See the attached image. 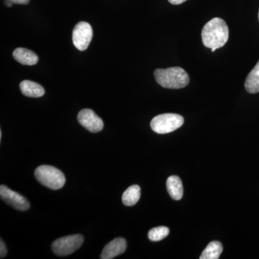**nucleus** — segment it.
<instances>
[{
	"label": "nucleus",
	"instance_id": "obj_1",
	"mask_svg": "<svg viewBox=\"0 0 259 259\" xmlns=\"http://www.w3.org/2000/svg\"><path fill=\"white\" fill-rule=\"evenodd\" d=\"M201 35L204 47L218 49L224 47L228 42L229 28L224 20L214 18L204 25Z\"/></svg>",
	"mask_w": 259,
	"mask_h": 259
},
{
	"label": "nucleus",
	"instance_id": "obj_2",
	"mask_svg": "<svg viewBox=\"0 0 259 259\" xmlns=\"http://www.w3.org/2000/svg\"><path fill=\"white\" fill-rule=\"evenodd\" d=\"M155 79L163 88L178 90L185 88L190 83V76L185 69L179 66L155 70Z\"/></svg>",
	"mask_w": 259,
	"mask_h": 259
},
{
	"label": "nucleus",
	"instance_id": "obj_3",
	"mask_svg": "<svg viewBox=\"0 0 259 259\" xmlns=\"http://www.w3.org/2000/svg\"><path fill=\"white\" fill-rule=\"evenodd\" d=\"M37 182L51 190H57L62 188L66 182L64 174L55 167L42 165L35 171Z\"/></svg>",
	"mask_w": 259,
	"mask_h": 259
},
{
	"label": "nucleus",
	"instance_id": "obj_4",
	"mask_svg": "<svg viewBox=\"0 0 259 259\" xmlns=\"http://www.w3.org/2000/svg\"><path fill=\"white\" fill-rule=\"evenodd\" d=\"M184 121V117L178 114H161L153 117L151 127L156 134H167L182 127Z\"/></svg>",
	"mask_w": 259,
	"mask_h": 259
},
{
	"label": "nucleus",
	"instance_id": "obj_5",
	"mask_svg": "<svg viewBox=\"0 0 259 259\" xmlns=\"http://www.w3.org/2000/svg\"><path fill=\"white\" fill-rule=\"evenodd\" d=\"M83 242V238L81 235H72L56 240L52 243L51 248L54 254L59 256H66L79 249Z\"/></svg>",
	"mask_w": 259,
	"mask_h": 259
},
{
	"label": "nucleus",
	"instance_id": "obj_6",
	"mask_svg": "<svg viewBox=\"0 0 259 259\" xmlns=\"http://www.w3.org/2000/svg\"><path fill=\"white\" fill-rule=\"evenodd\" d=\"M93 36L91 25L87 22H79L76 24L73 30L72 40L74 45L78 50H87Z\"/></svg>",
	"mask_w": 259,
	"mask_h": 259
},
{
	"label": "nucleus",
	"instance_id": "obj_7",
	"mask_svg": "<svg viewBox=\"0 0 259 259\" xmlns=\"http://www.w3.org/2000/svg\"><path fill=\"white\" fill-rule=\"evenodd\" d=\"M0 197L5 203L18 210L25 211L30 208V203L25 197L10 190L6 186L1 185L0 187Z\"/></svg>",
	"mask_w": 259,
	"mask_h": 259
},
{
	"label": "nucleus",
	"instance_id": "obj_8",
	"mask_svg": "<svg viewBox=\"0 0 259 259\" xmlns=\"http://www.w3.org/2000/svg\"><path fill=\"white\" fill-rule=\"evenodd\" d=\"M77 119L79 123L90 132L96 134L103 129V121L90 109L81 110L78 114Z\"/></svg>",
	"mask_w": 259,
	"mask_h": 259
},
{
	"label": "nucleus",
	"instance_id": "obj_9",
	"mask_svg": "<svg viewBox=\"0 0 259 259\" xmlns=\"http://www.w3.org/2000/svg\"><path fill=\"white\" fill-rule=\"evenodd\" d=\"M127 243L124 238H117L107 243L102 250L100 258L102 259H112L122 254L125 251Z\"/></svg>",
	"mask_w": 259,
	"mask_h": 259
},
{
	"label": "nucleus",
	"instance_id": "obj_10",
	"mask_svg": "<svg viewBox=\"0 0 259 259\" xmlns=\"http://www.w3.org/2000/svg\"><path fill=\"white\" fill-rule=\"evenodd\" d=\"M13 57L21 64L33 66L38 62V57L35 53L24 48H18L13 51Z\"/></svg>",
	"mask_w": 259,
	"mask_h": 259
},
{
	"label": "nucleus",
	"instance_id": "obj_11",
	"mask_svg": "<svg viewBox=\"0 0 259 259\" xmlns=\"http://www.w3.org/2000/svg\"><path fill=\"white\" fill-rule=\"evenodd\" d=\"M20 88L22 93L28 97H40L45 94V90L41 85L29 80H24L20 82Z\"/></svg>",
	"mask_w": 259,
	"mask_h": 259
},
{
	"label": "nucleus",
	"instance_id": "obj_12",
	"mask_svg": "<svg viewBox=\"0 0 259 259\" xmlns=\"http://www.w3.org/2000/svg\"><path fill=\"white\" fill-rule=\"evenodd\" d=\"M166 188L170 197L175 200H180L183 197V185L180 177L171 176L166 181Z\"/></svg>",
	"mask_w": 259,
	"mask_h": 259
},
{
	"label": "nucleus",
	"instance_id": "obj_13",
	"mask_svg": "<svg viewBox=\"0 0 259 259\" xmlns=\"http://www.w3.org/2000/svg\"><path fill=\"white\" fill-rule=\"evenodd\" d=\"M245 88L250 94L259 93V61L247 76L245 81Z\"/></svg>",
	"mask_w": 259,
	"mask_h": 259
},
{
	"label": "nucleus",
	"instance_id": "obj_14",
	"mask_svg": "<svg viewBox=\"0 0 259 259\" xmlns=\"http://www.w3.org/2000/svg\"><path fill=\"white\" fill-rule=\"evenodd\" d=\"M141 197V188L139 185L129 187L122 194V203L125 206H134Z\"/></svg>",
	"mask_w": 259,
	"mask_h": 259
},
{
	"label": "nucleus",
	"instance_id": "obj_15",
	"mask_svg": "<svg viewBox=\"0 0 259 259\" xmlns=\"http://www.w3.org/2000/svg\"><path fill=\"white\" fill-rule=\"evenodd\" d=\"M223 249V245L219 241L211 242L203 250L199 258L218 259L222 253Z\"/></svg>",
	"mask_w": 259,
	"mask_h": 259
},
{
	"label": "nucleus",
	"instance_id": "obj_16",
	"mask_svg": "<svg viewBox=\"0 0 259 259\" xmlns=\"http://www.w3.org/2000/svg\"><path fill=\"white\" fill-rule=\"evenodd\" d=\"M169 234V229L167 227L159 226L150 230L148 232V238L151 241H159L164 239Z\"/></svg>",
	"mask_w": 259,
	"mask_h": 259
},
{
	"label": "nucleus",
	"instance_id": "obj_17",
	"mask_svg": "<svg viewBox=\"0 0 259 259\" xmlns=\"http://www.w3.org/2000/svg\"><path fill=\"white\" fill-rule=\"evenodd\" d=\"M7 253H8V249H7L6 245L3 240H1L0 241V257L1 258H4Z\"/></svg>",
	"mask_w": 259,
	"mask_h": 259
},
{
	"label": "nucleus",
	"instance_id": "obj_18",
	"mask_svg": "<svg viewBox=\"0 0 259 259\" xmlns=\"http://www.w3.org/2000/svg\"><path fill=\"white\" fill-rule=\"evenodd\" d=\"M11 2L13 4L28 5L30 0H8Z\"/></svg>",
	"mask_w": 259,
	"mask_h": 259
},
{
	"label": "nucleus",
	"instance_id": "obj_19",
	"mask_svg": "<svg viewBox=\"0 0 259 259\" xmlns=\"http://www.w3.org/2000/svg\"><path fill=\"white\" fill-rule=\"evenodd\" d=\"M168 1L169 2V3H171V5H178L182 4V3H185L187 0H168Z\"/></svg>",
	"mask_w": 259,
	"mask_h": 259
},
{
	"label": "nucleus",
	"instance_id": "obj_20",
	"mask_svg": "<svg viewBox=\"0 0 259 259\" xmlns=\"http://www.w3.org/2000/svg\"><path fill=\"white\" fill-rule=\"evenodd\" d=\"M5 5H6L8 8H11L12 6H13V3H11V2L8 1V0H5Z\"/></svg>",
	"mask_w": 259,
	"mask_h": 259
},
{
	"label": "nucleus",
	"instance_id": "obj_21",
	"mask_svg": "<svg viewBox=\"0 0 259 259\" xmlns=\"http://www.w3.org/2000/svg\"><path fill=\"white\" fill-rule=\"evenodd\" d=\"M2 136H3V134H2V131H0V140L2 139Z\"/></svg>",
	"mask_w": 259,
	"mask_h": 259
},
{
	"label": "nucleus",
	"instance_id": "obj_22",
	"mask_svg": "<svg viewBox=\"0 0 259 259\" xmlns=\"http://www.w3.org/2000/svg\"><path fill=\"white\" fill-rule=\"evenodd\" d=\"M211 50H212V52H214V51H215V50H217V49H211Z\"/></svg>",
	"mask_w": 259,
	"mask_h": 259
},
{
	"label": "nucleus",
	"instance_id": "obj_23",
	"mask_svg": "<svg viewBox=\"0 0 259 259\" xmlns=\"http://www.w3.org/2000/svg\"><path fill=\"white\" fill-rule=\"evenodd\" d=\"M258 20H259V10H258Z\"/></svg>",
	"mask_w": 259,
	"mask_h": 259
}]
</instances>
